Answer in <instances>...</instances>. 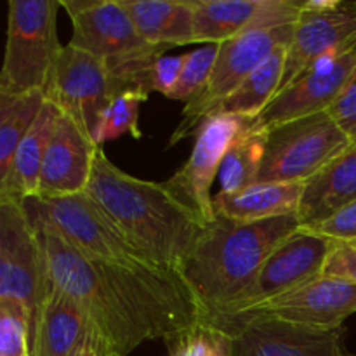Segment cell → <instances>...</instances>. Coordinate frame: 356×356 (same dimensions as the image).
<instances>
[{
	"mask_svg": "<svg viewBox=\"0 0 356 356\" xmlns=\"http://www.w3.org/2000/svg\"><path fill=\"white\" fill-rule=\"evenodd\" d=\"M87 198L153 264L181 277L209 222L181 202L165 183L138 179L97 148Z\"/></svg>",
	"mask_w": 356,
	"mask_h": 356,
	"instance_id": "6da1fadb",
	"label": "cell"
},
{
	"mask_svg": "<svg viewBox=\"0 0 356 356\" xmlns=\"http://www.w3.org/2000/svg\"><path fill=\"white\" fill-rule=\"evenodd\" d=\"M299 226L298 216L259 222H235L218 216L181 270L200 322L214 318L238 299L268 256Z\"/></svg>",
	"mask_w": 356,
	"mask_h": 356,
	"instance_id": "7a4b0ae2",
	"label": "cell"
},
{
	"mask_svg": "<svg viewBox=\"0 0 356 356\" xmlns=\"http://www.w3.org/2000/svg\"><path fill=\"white\" fill-rule=\"evenodd\" d=\"M28 218L44 250L49 282L82 308L97 336L118 356L131 355L139 344L152 341L145 322L89 257L44 219L33 214Z\"/></svg>",
	"mask_w": 356,
	"mask_h": 356,
	"instance_id": "3957f363",
	"label": "cell"
},
{
	"mask_svg": "<svg viewBox=\"0 0 356 356\" xmlns=\"http://www.w3.org/2000/svg\"><path fill=\"white\" fill-rule=\"evenodd\" d=\"M299 14V0H263L252 26L219 45L211 79L183 108V118L170 136L169 146L188 136H195L216 104L221 103L254 70L259 68L275 49L291 44Z\"/></svg>",
	"mask_w": 356,
	"mask_h": 356,
	"instance_id": "277c9868",
	"label": "cell"
},
{
	"mask_svg": "<svg viewBox=\"0 0 356 356\" xmlns=\"http://www.w3.org/2000/svg\"><path fill=\"white\" fill-rule=\"evenodd\" d=\"M24 209L58 229L94 263L152 284L188 291L179 275L153 264L83 193L65 198H33L24 202Z\"/></svg>",
	"mask_w": 356,
	"mask_h": 356,
	"instance_id": "5b68a950",
	"label": "cell"
},
{
	"mask_svg": "<svg viewBox=\"0 0 356 356\" xmlns=\"http://www.w3.org/2000/svg\"><path fill=\"white\" fill-rule=\"evenodd\" d=\"M59 6L73 24L68 44L106 61L129 89H138L139 73L167 51L139 35L120 0H59Z\"/></svg>",
	"mask_w": 356,
	"mask_h": 356,
	"instance_id": "8992f818",
	"label": "cell"
},
{
	"mask_svg": "<svg viewBox=\"0 0 356 356\" xmlns=\"http://www.w3.org/2000/svg\"><path fill=\"white\" fill-rule=\"evenodd\" d=\"M54 0H9L0 94H47L63 45Z\"/></svg>",
	"mask_w": 356,
	"mask_h": 356,
	"instance_id": "52a82bcc",
	"label": "cell"
},
{
	"mask_svg": "<svg viewBox=\"0 0 356 356\" xmlns=\"http://www.w3.org/2000/svg\"><path fill=\"white\" fill-rule=\"evenodd\" d=\"M47 291L44 250L24 204L0 198V305L19 306L26 315L30 355Z\"/></svg>",
	"mask_w": 356,
	"mask_h": 356,
	"instance_id": "ba28073f",
	"label": "cell"
},
{
	"mask_svg": "<svg viewBox=\"0 0 356 356\" xmlns=\"http://www.w3.org/2000/svg\"><path fill=\"white\" fill-rule=\"evenodd\" d=\"M353 145L329 111L268 129L257 183H308Z\"/></svg>",
	"mask_w": 356,
	"mask_h": 356,
	"instance_id": "9c48e42d",
	"label": "cell"
},
{
	"mask_svg": "<svg viewBox=\"0 0 356 356\" xmlns=\"http://www.w3.org/2000/svg\"><path fill=\"white\" fill-rule=\"evenodd\" d=\"M356 313V284L318 277L291 292L263 302L252 309L204 323L225 330L236 323L270 320L312 329H341L344 320Z\"/></svg>",
	"mask_w": 356,
	"mask_h": 356,
	"instance_id": "30bf717a",
	"label": "cell"
},
{
	"mask_svg": "<svg viewBox=\"0 0 356 356\" xmlns=\"http://www.w3.org/2000/svg\"><path fill=\"white\" fill-rule=\"evenodd\" d=\"M127 89L106 61L66 44L45 96L94 139L103 110Z\"/></svg>",
	"mask_w": 356,
	"mask_h": 356,
	"instance_id": "8fae6325",
	"label": "cell"
},
{
	"mask_svg": "<svg viewBox=\"0 0 356 356\" xmlns=\"http://www.w3.org/2000/svg\"><path fill=\"white\" fill-rule=\"evenodd\" d=\"M330 247L332 240L315 235L299 226L268 256L247 291L225 312L202 323L238 315L322 277Z\"/></svg>",
	"mask_w": 356,
	"mask_h": 356,
	"instance_id": "7c38bea8",
	"label": "cell"
},
{
	"mask_svg": "<svg viewBox=\"0 0 356 356\" xmlns=\"http://www.w3.org/2000/svg\"><path fill=\"white\" fill-rule=\"evenodd\" d=\"M250 122L252 118L238 115H211L205 118L195 132L190 159L165 181L167 188L209 225L218 218L214 197L211 195L212 183L219 176L229 146L249 127Z\"/></svg>",
	"mask_w": 356,
	"mask_h": 356,
	"instance_id": "4fadbf2b",
	"label": "cell"
},
{
	"mask_svg": "<svg viewBox=\"0 0 356 356\" xmlns=\"http://www.w3.org/2000/svg\"><path fill=\"white\" fill-rule=\"evenodd\" d=\"M301 6V0H299ZM356 45V2L341 0L334 9L306 10L296 23L287 47L285 72L280 89L322 61L344 54ZM278 94V92H277Z\"/></svg>",
	"mask_w": 356,
	"mask_h": 356,
	"instance_id": "5bb4252c",
	"label": "cell"
},
{
	"mask_svg": "<svg viewBox=\"0 0 356 356\" xmlns=\"http://www.w3.org/2000/svg\"><path fill=\"white\" fill-rule=\"evenodd\" d=\"M355 68L356 45L337 58L325 59L278 90L273 101L254 118V125L271 129L285 122L329 111Z\"/></svg>",
	"mask_w": 356,
	"mask_h": 356,
	"instance_id": "9a60e30c",
	"label": "cell"
},
{
	"mask_svg": "<svg viewBox=\"0 0 356 356\" xmlns=\"http://www.w3.org/2000/svg\"><path fill=\"white\" fill-rule=\"evenodd\" d=\"M219 332L232 341V356H346L341 329L323 330L254 320Z\"/></svg>",
	"mask_w": 356,
	"mask_h": 356,
	"instance_id": "2e32d148",
	"label": "cell"
},
{
	"mask_svg": "<svg viewBox=\"0 0 356 356\" xmlns=\"http://www.w3.org/2000/svg\"><path fill=\"white\" fill-rule=\"evenodd\" d=\"M99 146L68 115H59L45 152L38 198H65L86 193Z\"/></svg>",
	"mask_w": 356,
	"mask_h": 356,
	"instance_id": "e0dca14e",
	"label": "cell"
},
{
	"mask_svg": "<svg viewBox=\"0 0 356 356\" xmlns=\"http://www.w3.org/2000/svg\"><path fill=\"white\" fill-rule=\"evenodd\" d=\"M92 332L82 308L49 282L47 296L38 313L31 356H70Z\"/></svg>",
	"mask_w": 356,
	"mask_h": 356,
	"instance_id": "ac0fdd59",
	"label": "cell"
},
{
	"mask_svg": "<svg viewBox=\"0 0 356 356\" xmlns=\"http://www.w3.org/2000/svg\"><path fill=\"white\" fill-rule=\"evenodd\" d=\"M59 115L61 110L52 101H45L30 132L14 153L6 181L0 183V198L19 204L38 198L42 165Z\"/></svg>",
	"mask_w": 356,
	"mask_h": 356,
	"instance_id": "d6986e66",
	"label": "cell"
},
{
	"mask_svg": "<svg viewBox=\"0 0 356 356\" xmlns=\"http://www.w3.org/2000/svg\"><path fill=\"white\" fill-rule=\"evenodd\" d=\"M305 183H254L233 193L214 197L216 216L235 222H259L266 219L298 216Z\"/></svg>",
	"mask_w": 356,
	"mask_h": 356,
	"instance_id": "ffe728a7",
	"label": "cell"
},
{
	"mask_svg": "<svg viewBox=\"0 0 356 356\" xmlns=\"http://www.w3.org/2000/svg\"><path fill=\"white\" fill-rule=\"evenodd\" d=\"M356 200V143L305 184L298 218L301 226L323 221Z\"/></svg>",
	"mask_w": 356,
	"mask_h": 356,
	"instance_id": "44dd1931",
	"label": "cell"
},
{
	"mask_svg": "<svg viewBox=\"0 0 356 356\" xmlns=\"http://www.w3.org/2000/svg\"><path fill=\"white\" fill-rule=\"evenodd\" d=\"M148 44L170 49L195 44L191 0H120Z\"/></svg>",
	"mask_w": 356,
	"mask_h": 356,
	"instance_id": "7402d4cb",
	"label": "cell"
},
{
	"mask_svg": "<svg viewBox=\"0 0 356 356\" xmlns=\"http://www.w3.org/2000/svg\"><path fill=\"white\" fill-rule=\"evenodd\" d=\"M287 47L289 44L275 49L259 68L254 70L232 94H228L221 103L216 104L209 111L207 117L211 115H238V117L256 118L273 101L280 89L285 72Z\"/></svg>",
	"mask_w": 356,
	"mask_h": 356,
	"instance_id": "603a6c76",
	"label": "cell"
},
{
	"mask_svg": "<svg viewBox=\"0 0 356 356\" xmlns=\"http://www.w3.org/2000/svg\"><path fill=\"white\" fill-rule=\"evenodd\" d=\"M195 44L221 45L249 30L263 0H191Z\"/></svg>",
	"mask_w": 356,
	"mask_h": 356,
	"instance_id": "cb8c5ba5",
	"label": "cell"
},
{
	"mask_svg": "<svg viewBox=\"0 0 356 356\" xmlns=\"http://www.w3.org/2000/svg\"><path fill=\"white\" fill-rule=\"evenodd\" d=\"M47 96L42 90L26 94H0V183L9 174L14 153L37 120Z\"/></svg>",
	"mask_w": 356,
	"mask_h": 356,
	"instance_id": "d4e9b609",
	"label": "cell"
},
{
	"mask_svg": "<svg viewBox=\"0 0 356 356\" xmlns=\"http://www.w3.org/2000/svg\"><path fill=\"white\" fill-rule=\"evenodd\" d=\"M266 143L268 129L256 127L252 118L249 127L233 141L222 160L218 176L221 193H233L257 183L266 153Z\"/></svg>",
	"mask_w": 356,
	"mask_h": 356,
	"instance_id": "484cf974",
	"label": "cell"
},
{
	"mask_svg": "<svg viewBox=\"0 0 356 356\" xmlns=\"http://www.w3.org/2000/svg\"><path fill=\"white\" fill-rule=\"evenodd\" d=\"M148 96L149 94L139 89H127L118 92L101 113L96 132H94V143L101 146L103 143L113 141L124 134H131L136 139L141 138L143 132L138 125L139 108L148 99Z\"/></svg>",
	"mask_w": 356,
	"mask_h": 356,
	"instance_id": "4316f807",
	"label": "cell"
},
{
	"mask_svg": "<svg viewBox=\"0 0 356 356\" xmlns=\"http://www.w3.org/2000/svg\"><path fill=\"white\" fill-rule=\"evenodd\" d=\"M219 45H204L197 51L186 54L183 72L169 99L174 101H190L207 86L209 79L214 70L216 59H218Z\"/></svg>",
	"mask_w": 356,
	"mask_h": 356,
	"instance_id": "83f0119b",
	"label": "cell"
},
{
	"mask_svg": "<svg viewBox=\"0 0 356 356\" xmlns=\"http://www.w3.org/2000/svg\"><path fill=\"white\" fill-rule=\"evenodd\" d=\"M0 356H31L28 320L19 306L0 305Z\"/></svg>",
	"mask_w": 356,
	"mask_h": 356,
	"instance_id": "f1b7e54d",
	"label": "cell"
},
{
	"mask_svg": "<svg viewBox=\"0 0 356 356\" xmlns=\"http://www.w3.org/2000/svg\"><path fill=\"white\" fill-rule=\"evenodd\" d=\"M186 54L183 56H163L156 59L153 65L143 70L136 80V87L143 92H160L165 97L172 92L183 72Z\"/></svg>",
	"mask_w": 356,
	"mask_h": 356,
	"instance_id": "f546056e",
	"label": "cell"
},
{
	"mask_svg": "<svg viewBox=\"0 0 356 356\" xmlns=\"http://www.w3.org/2000/svg\"><path fill=\"white\" fill-rule=\"evenodd\" d=\"M214 341L216 330L198 322L190 329L167 337L165 343L170 356H212Z\"/></svg>",
	"mask_w": 356,
	"mask_h": 356,
	"instance_id": "4dcf8cb0",
	"label": "cell"
},
{
	"mask_svg": "<svg viewBox=\"0 0 356 356\" xmlns=\"http://www.w3.org/2000/svg\"><path fill=\"white\" fill-rule=\"evenodd\" d=\"M322 277L336 278V280L356 284V238L332 240Z\"/></svg>",
	"mask_w": 356,
	"mask_h": 356,
	"instance_id": "1f68e13d",
	"label": "cell"
},
{
	"mask_svg": "<svg viewBox=\"0 0 356 356\" xmlns=\"http://www.w3.org/2000/svg\"><path fill=\"white\" fill-rule=\"evenodd\" d=\"M302 229L325 236L329 240H351L356 238V200L344 205L323 221L309 226H301Z\"/></svg>",
	"mask_w": 356,
	"mask_h": 356,
	"instance_id": "d6a6232c",
	"label": "cell"
},
{
	"mask_svg": "<svg viewBox=\"0 0 356 356\" xmlns=\"http://www.w3.org/2000/svg\"><path fill=\"white\" fill-rule=\"evenodd\" d=\"M329 113L351 141L356 143V68L348 79L337 99L329 108Z\"/></svg>",
	"mask_w": 356,
	"mask_h": 356,
	"instance_id": "836d02e7",
	"label": "cell"
},
{
	"mask_svg": "<svg viewBox=\"0 0 356 356\" xmlns=\"http://www.w3.org/2000/svg\"><path fill=\"white\" fill-rule=\"evenodd\" d=\"M70 356H118V353L103 337L92 332Z\"/></svg>",
	"mask_w": 356,
	"mask_h": 356,
	"instance_id": "e575fe53",
	"label": "cell"
},
{
	"mask_svg": "<svg viewBox=\"0 0 356 356\" xmlns=\"http://www.w3.org/2000/svg\"><path fill=\"white\" fill-rule=\"evenodd\" d=\"M212 356H232V341L226 334L216 330V341H214V351Z\"/></svg>",
	"mask_w": 356,
	"mask_h": 356,
	"instance_id": "d590c367",
	"label": "cell"
}]
</instances>
